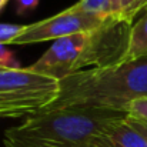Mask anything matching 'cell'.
Masks as SVG:
<instances>
[{
	"instance_id": "6da1fadb",
	"label": "cell",
	"mask_w": 147,
	"mask_h": 147,
	"mask_svg": "<svg viewBox=\"0 0 147 147\" xmlns=\"http://www.w3.org/2000/svg\"><path fill=\"white\" fill-rule=\"evenodd\" d=\"M127 114L104 107H63L42 111L9 130L6 139L29 147H97Z\"/></svg>"
},
{
	"instance_id": "7a4b0ae2",
	"label": "cell",
	"mask_w": 147,
	"mask_h": 147,
	"mask_svg": "<svg viewBox=\"0 0 147 147\" xmlns=\"http://www.w3.org/2000/svg\"><path fill=\"white\" fill-rule=\"evenodd\" d=\"M60 94L43 111L63 107H104L123 110L147 97V56L114 66L86 69L60 80Z\"/></svg>"
},
{
	"instance_id": "3957f363",
	"label": "cell",
	"mask_w": 147,
	"mask_h": 147,
	"mask_svg": "<svg viewBox=\"0 0 147 147\" xmlns=\"http://www.w3.org/2000/svg\"><path fill=\"white\" fill-rule=\"evenodd\" d=\"M131 26L114 19L98 29L54 40L51 47L29 67L63 80L86 69L119 64L127 50Z\"/></svg>"
},
{
	"instance_id": "277c9868",
	"label": "cell",
	"mask_w": 147,
	"mask_h": 147,
	"mask_svg": "<svg viewBox=\"0 0 147 147\" xmlns=\"http://www.w3.org/2000/svg\"><path fill=\"white\" fill-rule=\"evenodd\" d=\"M60 80L30 67L0 66V117H30L59 97Z\"/></svg>"
},
{
	"instance_id": "5b68a950",
	"label": "cell",
	"mask_w": 147,
	"mask_h": 147,
	"mask_svg": "<svg viewBox=\"0 0 147 147\" xmlns=\"http://www.w3.org/2000/svg\"><path fill=\"white\" fill-rule=\"evenodd\" d=\"M116 17L113 16H97L82 11H71L69 7L51 17L40 22L26 24L24 30L10 42L9 46H24L33 43H43L50 40H59L66 36H71L82 32L98 29Z\"/></svg>"
},
{
	"instance_id": "8992f818",
	"label": "cell",
	"mask_w": 147,
	"mask_h": 147,
	"mask_svg": "<svg viewBox=\"0 0 147 147\" xmlns=\"http://www.w3.org/2000/svg\"><path fill=\"white\" fill-rule=\"evenodd\" d=\"M97 147H147V139L127 121L126 117L101 139Z\"/></svg>"
},
{
	"instance_id": "52a82bcc",
	"label": "cell",
	"mask_w": 147,
	"mask_h": 147,
	"mask_svg": "<svg viewBox=\"0 0 147 147\" xmlns=\"http://www.w3.org/2000/svg\"><path fill=\"white\" fill-rule=\"evenodd\" d=\"M147 56V11L131 26L127 50L121 59V61L134 60L139 57ZM120 61V63H121Z\"/></svg>"
},
{
	"instance_id": "ba28073f",
	"label": "cell",
	"mask_w": 147,
	"mask_h": 147,
	"mask_svg": "<svg viewBox=\"0 0 147 147\" xmlns=\"http://www.w3.org/2000/svg\"><path fill=\"white\" fill-rule=\"evenodd\" d=\"M69 9L71 11H82L97 16H113L111 0H79Z\"/></svg>"
},
{
	"instance_id": "9c48e42d",
	"label": "cell",
	"mask_w": 147,
	"mask_h": 147,
	"mask_svg": "<svg viewBox=\"0 0 147 147\" xmlns=\"http://www.w3.org/2000/svg\"><path fill=\"white\" fill-rule=\"evenodd\" d=\"M123 111L131 119L142 120V121L147 123V97H142L130 101L129 104H126L123 107Z\"/></svg>"
},
{
	"instance_id": "30bf717a",
	"label": "cell",
	"mask_w": 147,
	"mask_h": 147,
	"mask_svg": "<svg viewBox=\"0 0 147 147\" xmlns=\"http://www.w3.org/2000/svg\"><path fill=\"white\" fill-rule=\"evenodd\" d=\"M26 24H13V23H0V43L9 46L23 30Z\"/></svg>"
},
{
	"instance_id": "8fae6325",
	"label": "cell",
	"mask_w": 147,
	"mask_h": 147,
	"mask_svg": "<svg viewBox=\"0 0 147 147\" xmlns=\"http://www.w3.org/2000/svg\"><path fill=\"white\" fill-rule=\"evenodd\" d=\"M147 11V0H136L133 3V6L130 7V10L121 17V22H127L130 24H133V20L140 14V13H146Z\"/></svg>"
},
{
	"instance_id": "7c38bea8",
	"label": "cell",
	"mask_w": 147,
	"mask_h": 147,
	"mask_svg": "<svg viewBox=\"0 0 147 147\" xmlns=\"http://www.w3.org/2000/svg\"><path fill=\"white\" fill-rule=\"evenodd\" d=\"M136 0H111V13L117 20H121V17L130 10Z\"/></svg>"
},
{
	"instance_id": "4fadbf2b",
	"label": "cell",
	"mask_w": 147,
	"mask_h": 147,
	"mask_svg": "<svg viewBox=\"0 0 147 147\" xmlns=\"http://www.w3.org/2000/svg\"><path fill=\"white\" fill-rule=\"evenodd\" d=\"M40 0H16V13L19 16L29 14L39 6Z\"/></svg>"
},
{
	"instance_id": "5bb4252c",
	"label": "cell",
	"mask_w": 147,
	"mask_h": 147,
	"mask_svg": "<svg viewBox=\"0 0 147 147\" xmlns=\"http://www.w3.org/2000/svg\"><path fill=\"white\" fill-rule=\"evenodd\" d=\"M127 121H129V123H130L137 131H140V133L147 139V123L146 121L136 120V119H131V117H129V116H127Z\"/></svg>"
},
{
	"instance_id": "9a60e30c",
	"label": "cell",
	"mask_w": 147,
	"mask_h": 147,
	"mask_svg": "<svg viewBox=\"0 0 147 147\" xmlns=\"http://www.w3.org/2000/svg\"><path fill=\"white\" fill-rule=\"evenodd\" d=\"M7 1H9V0H0V11L4 9V6L7 4Z\"/></svg>"
},
{
	"instance_id": "2e32d148",
	"label": "cell",
	"mask_w": 147,
	"mask_h": 147,
	"mask_svg": "<svg viewBox=\"0 0 147 147\" xmlns=\"http://www.w3.org/2000/svg\"><path fill=\"white\" fill-rule=\"evenodd\" d=\"M0 66H3V64H1V63H0Z\"/></svg>"
},
{
	"instance_id": "e0dca14e",
	"label": "cell",
	"mask_w": 147,
	"mask_h": 147,
	"mask_svg": "<svg viewBox=\"0 0 147 147\" xmlns=\"http://www.w3.org/2000/svg\"><path fill=\"white\" fill-rule=\"evenodd\" d=\"M13 143H14V142H13ZM27 147H29V146H27Z\"/></svg>"
}]
</instances>
